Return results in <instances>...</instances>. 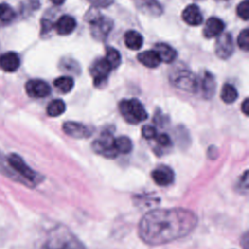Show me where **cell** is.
Here are the masks:
<instances>
[{"instance_id": "6da1fadb", "label": "cell", "mask_w": 249, "mask_h": 249, "mask_svg": "<svg viewBox=\"0 0 249 249\" xmlns=\"http://www.w3.org/2000/svg\"><path fill=\"white\" fill-rule=\"evenodd\" d=\"M197 225L196 215L185 208L156 209L139 222V237L148 245L165 244L187 236Z\"/></svg>"}, {"instance_id": "7a4b0ae2", "label": "cell", "mask_w": 249, "mask_h": 249, "mask_svg": "<svg viewBox=\"0 0 249 249\" xmlns=\"http://www.w3.org/2000/svg\"><path fill=\"white\" fill-rule=\"evenodd\" d=\"M7 161L16 175L17 182L29 188H34L44 180V177L33 170L19 155L16 153L10 154L7 157Z\"/></svg>"}, {"instance_id": "3957f363", "label": "cell", "mask_w": 249, "mask_h": 249, "mask_svg": "<svg viewBox=\"0 0 249 249\" xmlns=\"http://www.w3.org/2000/svg\"><path fill=\"white\" fill-rule=\"evenodd\" d=\"M41 249H86V247L69 230L59 227L51 233Z\"/></svg>"}, {"instance_id": "277c9868", "label": "cell", "mask_w": 249, "mask_h": 249, "mask_svg": "<svg viewBox=\"0 0 249 249\" xmlns=\"http://www.w3.org/2000/svg\"><path fill=\"white\" fill-rule=\"evenodd\" d=\"M123 118L129 124H139L148 118V114L142 103L135 98L124 99L119 104Z\"/></svg>"}, {"instance_id": "5b68a950", "label": "cell", "mask_w": 249, "mask_h": 249, "mask_svg": "<svg viewBox=\"0 0 249 249\" xmlns=\"http://www.w3.org/2000/svg\"><path fill=\"white\" fill-rule=\"evenodd\" d=\"M91 36L97 41H103L113 29V20L105 16L93 13L88 18Z\"/></svg>"}, {"instance_id": "8992f818", "label": "cell", "mask_w": 249, "mask_h": 249, "mask_svg": "<svg viewBox=\"0 0 249 249\" xmlns=\"http://www.w3.org/2000/svg\"><path fill=\"white\" fill-rule=\"evenodd\" d=\"M114 140L115 138L113 137L112 132L109 130H105L100 134L97 139L93 141L92 150L102 157L114 159L118 156V153L115 150Z\"/></svg>"}, {"instance_id": "52a82bcc", "label": "cell", "mask_w": 249, "mask_h": 249, "mask_svg": "<svg viewBox=\"0 0 249 249\" xmlns=\"http://www.w3.org/2000/svg\"><path fill=\"white\" fill-rule=\"evenodd\" d=\"M111 70V66L104 57L95 60L90 67V75L93 79V85L96 88H102L107 83Z\"/></svg>"}, {"instance_id": "ba28073f", "label": "cell", "mask_w": 249, "mask_h": 249, "mask_svg": "<svg viewBox=\"0 0 249 249\" xmlns=\"http://www.w3.org/2000/svg\"><path fill=\"white\" fill-rule=\"evenodd\" d=\"M171 81L176 88L190 92L196 91L198 86V82L196 76L188 70L178 71L172 76Z\"/></svg>"}, {"instance_id": "9c48e42d", "label": "cell", "mask_w": 249, "mask_h": 249, "mask_svg": "<svg viewBox=\"0 0 249 249\" xmlns=\"http://www.w3.org/2000/svg\"><path fill=\"white\" fill-rule=\"evenodd\" d=\"M233 42L230 33H222L215 43V53L221 59H228L233 53Z\"/></svg>"}, {"instance_id": "30bf717a", "label": "cell", "mask_w": 249, "mask_h": 249, "mask_svg": "<svg viewBox=\"0 0 249 249\" xmlns=\"http://www.w3.org/2000/svg\"><path fill=\"white\" fill-rule=\"evenodd\" d=\"M26 93L30 97L43 98L51 93V87L43 80H30L25 84Z\"/></svg>"}, {"instance_id": "8fae6325", "label": "cell", "mask_w": 249, "mask_h": 249, "mask_svg": "<svg viewBox=\"0 0 249 249\" xmlns=\"http://www.w3.org/2000/svg\"><path fill=\"white\" fill-rule=\"evenodd\" d=\"M62 129L67 135H69L70 137H73V138H77V139L88 138L92 133V130L89 126H87L81 123L72 122V121L65 122L62 125Z\"/></svg>"}, {"instance_id": "7c38bea8", "label": "cell", "mask_w": 249, "mask_h": 249, "mask_svg": "<svg viewBox=\"0 0 249 249\" xmlns=\"http://www.w3.org/2000/svg\"><path fill=\"white\" fill-rule=\"evenodd\" d=\"M151 175L154 182L161 187L169 186L175 178L174 171L167 165H159L152 171Z\"/></svg>"}, {"instance_id": "4fadbf2b", "label": "cell", "mask_w": 249, "mask_h": 249, "mask_svg": "<svg viewBox=\"0 0 249 249\" xmlns=\"http://www.w3.org/2000/svg\"><path fill=\"white\" fill-rule=\"evenodd\" d=\"M182 18L183 20L192 26H196L202 23L203 17L200 13L198 6L196 4H191L187 6L182 12Z\"/></svg>"}, {"instance_id": "5bb4252c", "label": "cell", "mask_w": 249, "mask_h": 249, "mask_svg": "<svg viewBox=\"0 0 249 249\" xmlns=\"http://www.w3.org/2000/svg\"><path fill=\"white\" fill-rule=\"evenodd\" d=\"M20 65V59L18 53L7 52L0 55V67L6 72H15Z\"/></svg>"}, {"instance_id": "9a60e30c", "label": "cell", "mask_w": 249, "mask_h": 249, "mask_svg": "<svg viewBox=\"0 0 249 249\" xmlns=\"http://www.w3.org/2000/svg\"><path fill=\"white\" fill-rule=\"evenodd\" d=\"M76 25L77 23L74 18L68 15H64L56 20V22L53 24V28L59 35H68L74 31Z\"/></svg>"}, {"instance_id": "2e32d148", "label": "cell", "mask_w": 249, "mask_h": 249, "mask_svg": "<svg viewBox=\"0 0 249 249\" xmlns=\"http://www.w3.org/2000/svg\"><path fill=\"white\" fill-rule=\"evenodd\" d=\"M225 28V24L222 19L212 17L209 18L205 23L204 29H203V35L206 38H213L218 37L220 34L223 33Z\"/></svg>"}, {"instance_id": "e0dca14e", "label": "cell", "mask_w": 249, "mask_h": 249, "mask_svg": "<svg viewBox=\"0 0 249 249\" xmlns=\"http://www.w3.org/2000/svg\"><path fill=\"white\" fill-rule=\"evenodd\" d=\"M154 51L157 53V54L159 55L161 62L170 63L177 56V53H176L175 49H173L171 46H169L168 44H165V43L156 44Z\"/></svg>"}, {"instance_id": "ac0fdd59", "label": "cell", "mask_w": 249, "mask_h": 249, "mask_svg": "<svg viewBox=\"0 0 249 249\" xmlns=\"http://www.w3.org/2000/svg\"><path fill=\"white\" fill-rule=\"evenodd\" d=\"M138 61L148 68H156L160 64V59L154 50L144 51L137 55Z\"/></svg>"}, {"instance_id": "d6986e66", "label": "cell", "mask_w": 249, "mask_h": 249, "mask_svg": "<svg viewBox=\"0 0 249 249\" xmlns=\"http://www.w3.org/2000/svg\"><path fill=\"white\" fill-rule=\"evenodd\" d=\"M124 44L125 46L133 51H137L139 49H141L142 45H143V37L142 35L135 31V30H128L125 32L124 37Z\"/></svg>"}, {"instance_id": "ffe728a7", "label": "cell", "mask_w": 249, "mask_h": 249, "mask_svg": "<svg viewBox=\"0 0 249 249\" xmlns=\"http://www.w3.org/2000/svg\"><path fill=\"white\" fill-rule=\"evenodd\" d=\"M215 88H216V83H215V78L211 73L206 72L203 76V79L201 81V89L203 95L206 96L207 98H211V96L215 92Z\"/></svg>"}, {"instance_id": "44dd1931", "label": "cell", "mask_w": 249, "mask_h": 249, "mask_svg": "<svg viewBox=\"0 0 249 249\" xmlns=\"http://www.w3.org/2000/svg\"><path fill=\"white\" fill-rule=\"evenodd\" d=\"M115 150L118 154H129L132 150V142L127 136H119L114 140Z\"/></svg>"}, {"instance_id": "7402d4cb", "label": "cell", "mask_w": 249, "mask_h": 249, "mask_svg": "<svg viewBox=\"0 0 249 249\" xmlns=\"http://www.w3.org/2000/svg\"><path fill=\"white\" fill-rule=\"evenodd\" d=\"M238 93L236 89L231 84H225L221 89V99L227 103H233L237 99Z\"/></svg>"}, {"instance_id": "603a6c76", "label": "cell", "mask_w": 249, "mask_h": 249, "mask_svg": "<svg viewBox=\"0 0 249 249\" xmlns=\"http://www.w3.org/2000/svg\"><path fill=\"white\" fill-rule=\"evenodd\" d=\"M54 87L62 93L71 91L74 87V80L70 76H60L53 81Z\"/></svg>"}, {"instance_id": "cb8c5ba5", "label": "cell", "mask_w": 249, "mask_h": 249, "mask_svg": "<svg viewBox=\"0 0 249 249\" xmlns=\"http://www.w3.org/2000/svg\"><path fill=\"white\" fill-rule=\"evenodd\" d=\"M65 103L61 99H53L47 106V114L50 117H58L65 112Z\"/></svg>"}, {"instance_id": "d4e9b609", "label": "cell", "mask_w": 249, "mask_h": 249, "mask_svg": "<svg viewBox=\"0 0 249 249\" xmlns=\"http://www.w3.org/2000/svg\"><path fill=\"white\" fill-rule=\"evenodd\" d=\"M104 58L106 59V61L108 62V64L111 66L112 69L119 67L122 62V55L120 52L113 47H108L106 49V54Z\"/></svg>"}, {"instance_id": "484cf974", "label": "cell", "mask_w": 249, "mask_h": 249, "mask_svg": "<svg viewBox=\"0 0 249 249\" xmlns=\"http://www.w3.org/2000/svg\"><path fill=\"white\" fill-rule=\"evenodd\" d=\"M15 18V10L7 3H0V20L3 22H11Z\"/></svg>"}, {"instance_id": "4316f807", "label": "cell", "mask_w": 249, "mask_h": 249, "mask_svg": "<svg viewBox=\"0 0 249 249\" xmlns=\"http://www.w3.org/2000/svg\"><path fill=\"white\" fill-rule=\"evenodd\" d=\"M0 173H2L3 175H5L6 177L10 178L11 180L17 181L16 175H15V173L13 172V170L11 169L10 165L8 164L7 159H5L1 153H0Z\"/></svg>"}, {"instance_id": "83f0119b", "label": "cell", "mask_w": 249, "mask_h": 249, "mask_svg": "<svg viewBox=\"0 0 249 249\" xmlns=\"http://www.w3.org/2000/svg\"><path fill=\"white\" fill-rule=\"evenodd\" d=\"M237 45L242 51L244 52L249 51V30L247 28L243 29L239 33L237 37Z\"/></svg>"}, {"instance_id": "f1b7e54d", "label": "cell", "mask_w": 249, "mask_h": 249, "mask_svg": "<svg viewBox=\"0 0 249 249\" xmlns=\"http://www.w3.org/2000/svg\"><path fill=\"white\" fill-rule=\"evenodd\" d=\"M40 6V3L38 0H26L21 3V8H20V13L22 15H28L32 11L38 9Z\"/></svg>"}, {"instance_id": "f546056e", "label": "cell", "mask_w": 249, "mask_h": 249, "mask_svg": "<svg viewBox=\"0 0 249 249\" xmlns=\"http://www.w3.org/2000/svg\"><path fill=\"white\" fill-rule=\"evenodd\" d=\"M236 14L243 20L249 19V2H248V0H243L242 2H240L238 4V6L236 8Z\"/></svg>"}, {"instance_id": "4dcf8cb0", "label": "cell", "mask_w": 249, "mask_h": 249, "mask_svg": "<svg viewBox=\"0 0 249 249\" xmlns=\"http://www.w3.org/2000/svg\"><path fill=\"white\" fill-rule=\"evenodd\" d=\"M142 135L145 139L152 140V139L156 138V136L158 135V132H157V129H156L155 126L150 125V124H146L142 127Z\"/></svg>"}, {"instance_id": "1f68e13d", "label": "cell", "mask_w": 249, "mask_h": 249, "mask_svg": "<svg viewBox=\"0 0 249 249\" xmlns=\"http://www.w3.org/2000/svg\"><path fill=\"white\" fill-rule=\"evenodd\" d=\"M155 140L157 141L158 145L162 147V148H167V147H170L171 146V139L170 137L166 134V133H160L156 136Z\"/></svg>"}, {"instance_id": "d6a6232c", "label": "cell", "mask_w": 249, "mask_h": 249, "mask_svg": "<svg viewBox=\"0 0 249 249\" xmlns=\"http://www.w3.org/2000/svg\"><path fill=\"white\" fill-rule=\"evenodd\" d=\"M236 187L239 189V191L241 193L247 194V191H248V171L247 170L241 176V178L238 181Z\"/></svg>"}, {"instance_id": "836d02e7", "label": "cell", "mask_w": 249, "mask_h": 249, "mask_svg": "<svg viewBox=\"0 0 249 249\" xmlns=\"http://www.w3.org/2000/svg\"><path fill=\"white\" fill-rule=\"evenodd\" d=\"M88 1H89L94 7H98V8H106L114 2V0H88Z\"/></svg>"}, {"instance_id": "e575fe53", "label": "cell", "mask_w": 249, "mask_h": 249, "mask_svg": "<svg viewBox=\"0 0 249 249\" xmlns=\"http://www.w3.org/2000/svg\"><path fill=\"white\" fill-rule=\"evenodd\" d=\"M53 24L49 19L44 18L42 20V34L50 32L51 29H53Z\"/></svg>"}, {"instance_id": "d590c367", "label": "cell", "mask_w": 249, "mask_h": 249, "mask_svg": "<svg viewBox=\"0 0 249 249\" xmlns=\"http://www.w3.org/2000/svg\"><path fill=\"white\" fill-rule=\"evenodd\" d=\"M241 110H242V112H243L246 116H248V114H249V99H248V98H245L244 101L242 102Z\"/></svg>"}, {"instance_id": "8d00e7d4", "label": "cell", "mask_w": 249, "mask_h": 249, "mask_svg": "<svg viewBox=\"0 0 249 249\" xmlns=\"http://www.w3.org/2000/svg\"><path fill=\"white\" fill-rule=\"evenodd\" d=\"M248 243H249V240H248V233L245 232L244 235H243L242 238H241V245L243 246L244 249H248Z\"/></svg>"}, {"instance_id": "74e56055", "label": "cell", "mask_w": 249, "mask_h": 249, "mask_svg": "<svg viewBox=\"0 0 249 249\" xmlns=\"http://www.w3.org/2000/svg\"><path fill=\"white\" fill-rule=\"evenodd\" d=\"M54 5H61L64 3L65 0H51Z\"/></svg>"}]
</instances>
